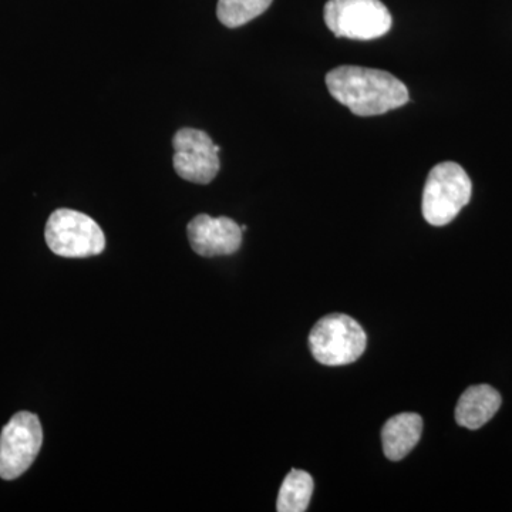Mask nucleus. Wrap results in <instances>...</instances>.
<instances>
[{
  "label": "nucleus",
  "instance_id": "20e7f679",
  "mask_svg": "<svg viewBox=\"0 0 512 512\" xmlns=\"http://www.w3.org/2000/svg\"><path fill=\"white\" fill-rule=\"evenodd\" d=\"M47 247L63 258H89L106 248L103 229L83 212L60 208L50 215L45 229Z\"/></svg>",
  "mask_w": 512,
  "mask_h": 512
},
{
  "label": "nucleus",
  "instance_id": "0eeeda50",
  "mask_svg": "<svg viewBox=\"0 0 512 512\" xmlns=\"http://www.w3.org/2000/svg\"><path fill=\"white\" fill-rule=\"evenodd\" d=\"M173 147L174 170L178 177L194 184H210L217 177L221 147L215 146L205 131L181 128L175 133Z\"/></svg>",
  "mask_w": 512,
  "mask_h": 512
},
{
  "label": "nucleus",
  "instance_id": "ddd939ff",
  "mask_svg": "<svg viewBox=\"0 0 512 512\" xmlns=\"http://www.w3.org/2000/svg\"><path fill=\"white\" fill-rule=\"evenodd\" d=\"M241 229H242V232L247 231V225H242Z\"/></svg>",
  "mask_w": 512,
  "mask_h": 512
},
{
  "label": "nucleus",
  "instance_id": "7ed1b4c3",
  "mask_svg": "<svg viewBox=\"0 0 512 512\" xmlns=\"http://www.w3.org/2000/svg\"><path fill=\"white\" fill-rule=\"evenodd\" d=\"M367 336L355 319L330 313L313 326L309 348L316 362L325 366H346L365 353Z\"/></svg>",
  "mask_w": 512,
  "mask_h": 512
},
{
  "label": "nucleus",
  "instance_id": "1a4fd4ad",
  "mask_svg": "<svg viewBox=\"0 0 512 512\" xmlns=\"http://www.w3.org/2000/svg\"><path fill=\"white\" fill-rule=\"evenodd\" d=\"M501 403V394L488 384L468 387L458 400L456 421L466 429H481L500 410Z\"/></svg>",
  "mask_w": 512,
  "mask_h": 512
},
{
  "label": "nucleus",
  "instance_id": "f03ea898",
  "mask_svg": "<svg viewBox=\"0 0 512 512\" xmlns=\"http://www.w3.org/2000/svg\"><path fill=\"white\" fill-rule=\"evenodd\" d=\"M471 194L473 184L461 165L453 161L437 164L424 185L421 202L424 220L433 227L450 224L470 202Z\"/></svg>",
  "mask_w": 512,
  "mask_h": 512
},
{
  "label": "nucleus",
  "instance_id": "f257e3e1",
  "mask_svg": "<svg viewBox=\"0 0 512 512\" xmlns=\"http://www.w3.org/2000/svg\"><path fill=\"white\" fill-rule=\"evenodd\" d=\"M326 86L340 104L360 117L399 109L410 97L407 87L393 74L367 67H336L326 74Z\"/></svg>",
  "mask_w": 512,
  "mask_h": 512
},
{
  "label": "nucleus",
  "instance_id": "423d86ee",
  "mask_svg": "<svg viewBox=\"0 0 512 512\" xmlns=\"http://www.w3.org/2000/svg\"><path fill=\"white\" fill-rule=\"evenodd\" d=\"M42 444V424L36 414H15L0 433V477L10 481L25 474Z\"/></svg>",
  "mask_w": 512,
  "mask_h": 512
},
{
  "label": "nucleus",
  "instance_id": "6e6552de",
  "mask_svg": "<svg viewBox=\"0 0 512 512\" xmlns=\"http://www.w3.org/2000/svg\"><path fill=\"white\" fill-rule=\"evenodd\" d=\"M187 232L195 254L205 258L232 255L241 248L242 229L228 217L197 215L188 224Z\"/></svg>",
  "mask_w": 512,
  "mask_h": 512
},
{
  "label": "nucleus",
  "instance_id": "9d476101",
  "mask_svg": "<svg viewBox=\"0 0 512 512\" xmlns=\"http://www.w3.org/2000/svg\"><path fill=\"white\" fill-rule=\"evenodd\" d=\"M423 433V419L416 413H400L387 420L382 430L384 456L403 460L417 446Z\"/></svg>",
  "mask_w": 512,
  "mask_h": 512
},
{
  "label": "nucleus",
  "instance_id": "9b49d317",
  "mask_svg": "<svg viewBox=\"0 0 512 512\" xmlns=\"http://www.w3.org/2000/svg\"><path fill=\"white\" fill-rule=\"evenodd\" d=\"M313 478L302 470H292L286 476L279 490L276 511L303 512L308 510L313 494Z\"/></svg>",
  "mask_w": 512,
  "mask_h": 512
},
{
  "label": "nucleus",
  "instance_id": "f8f14e48",
  "mask_svg": "<svg viewBox=\"0 0 512 512\" xmlns=\"http://www.w3.org/2000/svg\"><path fill=\"white\" fill-rule=\"evenodd\" d=\"M272 2L274 0H218L217 16L227 28H239L265 13Z\"/></svg>",
  "mask_w": 512,
  "mask_h": 512
},
{
  "label": "nucleus",
  "instance_id": "39448f33",
  "mask_svg": "<svg viewBox=\"0 0 512 512\" xmlns=\"http://www.w3.org/2000/svg\"><path fill=\"white\" fill-rule=\"evenodd\" d=\"M325 23L336 37L373 40L392 29V15L380 0H329Z\"/></svg>",
  "mask_w": 512,
  "mask_h": 512
}]
</instances>
